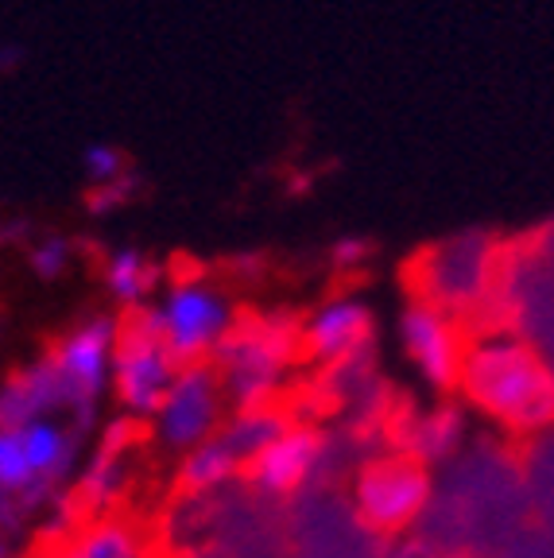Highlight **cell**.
Segmentation results:
<instances>
[{
    "label": "cell",
    "instance_id": "obj_4",
    "mask_svg": "<svg viewBox=\"0 0 554 558\" xmlns=\"http://www.w3.org/2000/svg\"><path fill=\"white\" fill-rule=\"evenodd\" d=\"M117 341H121V314H89L70 330H62L47 349V365L59 376L67 411L79 415V427H86L97 403L109 392Z\"/></svg>",
    "mask_w": 554,
    "mask_h": 558
},
{
    "label": "cell",
    "instance_id": "obj_18",
    "mask_svg": "<svg viewBox=\"0 0 554 558\" xmlns=\"http://www.w3.org/2000/svg\"><path fill=\"white\" fill-rule=\"evenodd\" d=\"M369 256H373V244L369 241H338V248H334V264H341V268L369 260Z\"/></svg>",
    "mask_w": 554,
    "mask_h": 558
},
{
    "label": "cell",
    "instance_id": "obj_11",
    "mask_svg": "<svg viewBox=\"0 0 554 558\" xmlns=\"http://www.w3.org/2000/svg\"><path fill=\"white\" fill-rule=\"evenodd\" d=\"M47 558H152L144 523L121 512H97L70 527Z\"/></svg>",
    "mask_w": 554,
    "mask_h": 558
},
{
    "label": "cell",
    "instance_id": "obj_17",
    "mask_svg": "<svg viewBox=\"0 0 554 558\" xmlns=\"http://www.w3.org/2000/svg\"><path fill=\"white\" fill-rule=\"evenodd\" d=\"M136 174H124V179H117V183H101L94 186V191L86 194V206L94 209V214H105V209L121 206V202H129L132 194H136Z\"/></svg>",
    "mask_w": 554,
    "mask_h": 558
},
{
    "label": "cell",
    "instance_id": "obj_8",
    "mask_svg": "<svg viewBox=\"0 0 554 558\" xmlns=\"http://www.w3.org/2000/svg\"><path fill=\"white\" fill-rule=\"evenodd\" d=\"M399 338H404L411 365L431 388H438V392L458 388L469 341L450 311H442L426 299H411L404 318H399Z\"/></svg>",
    "mask_w": 554,
    "mask_h": 558
},
{
    "label": "cell",
    "instance_id": "obj_2",
    "mask_svg": "<svg viewBox=\"0 0 554 558\" xmlns=\"http://www.w3.org/2000/svg\"><path fill=\"white\" fill-rule=\"evenodd\" d=\"M140 314H144V323L152 326V333L164 341L167 353L179 365L214 361L221 341L233 333L237 318H241V311L226 295V288L214 283L191 260L171 264L167 291L159 299H152L147 306H140Z\"/></svg>",
    "mask_w": 554,
    "mask_h": 558
},
{
    "label": "cell",
    "instance_id": "obj_12",
    "mask_svg": "<svg viewBox=\"0 0 554 558\" xmlns=\"http://www.w3.org/2000/svg\"><path fill=\"white\" fill-rule=\"evenodd\" d=\"M164 271L156 260H147L140 248H117V253L101 256V283L113 295V303L121 306V314L140 311L156 299V288Z\"/></svg>",
    "mask_w": 554,
    "mask_h": 558
},
{
    "label": "cell",
    "instance_id": "obj_14",
    "mask_svg": "<svg viewBox=\"0 0 554 558\" xmlns=\"http://www.w3.org/2000/svg\"><path fill=\"white\" fill-rule=\"evenodd\" d=\"M287 427H291V415H287V411H279L276 403H268V408L233 411V415H229V423L221 427V438L233 446L237 458H241L244 470H249L252 458H256L264 446L276 442Z\"/></svg>",
    "mask_w": 554,
    "mask_h": 558
},
{
    "label": "cell",
    "instance_id": "obj_19",
    "mask_svg": "<svg viewBox=\"0 0 554 558\" xmlns=\"http://www.w3.org/2000/svg\"><path fill=\"white\" fill-rule=\"evenodd\" d=\"M16 515V508L0 505V558H16V550H12V520Z\"/></svg>",
    "mask_w": 554,
    "mask_h": 558
},
{
    "label": "cell",
    "instance_id": "obj_10",
    "mask_svg": "<svg viewBox=\"0 0 554 558\" xmlns=\"http://www.w3.org/2000/svg\"><path fill=\"white\" fill-rule=\"evenodd\" d=\"M326 462V435L311 423H291L272 446H264L249 462L244 477L264 497H291Z\"/></svg>",
    "mask_w": 554,
    "mask_h": 558
},
{
    "label": "cell",
    "instance_id": "obj_3",
    "mask_svg": "<svg viewBox=\"0 0 554 558\" xmlns=\"http://www.w3.org/2000/svg\"><path fill=\"white\" fill-rule=\"evenodd\" d=\"M294 353H299V326H291L287 318L241 314L233 333L214 353V368L221 373L229 403L237 411L268 408Z\"/></svg>",
    "mask_w": 554,
    "mask_h": 558
},
{
    "label": "cell",
    "instance_id": "obj_16",
    "mask_svg": "<svg viewBox=\"0 0 554 558\" xmlns=\"http://www.w3.org/2000/svg\"><path fill=\"white\" fill-rule=\"evenodd\" d=\"M86 167H89V174H94V186L117 183V179H124L129 156H121L117 148H89L86 151Z\"/></svg>",
    "mask_w": 554,
    "mask_h": 558
},
{
    "label": "cell",
    "instance_id": "obj_15",
    "mask_svg": "<svg viewBox=\"0 0 554 558\" xmlns=\"http://www.w3.org/2000/svg\"><path fill=\"white\" fill-rule=\"evenodd\" d=\"M67 260H70V244L59 241V236H51V241H44V244H32V253H27V264L39 271V279L62 276Z\"/></svg>",
    "mask_w": 554,
    "mask_h": 558
},
{
    "label": "cell",
    "instance_id": "obj_1",
    "mask_svg": "<svg viewBox=\"0 0 554 558\" xmlns=\"http://www.w3.org/2000/svg\"><path fill=\"white\" fill-rule=\"evenodd\" d=\"M458 388L481 415L508 430L531 435L554 423V373L516 330L493 326L469 338Z\"/></svg>",
    "mask_w": 554,
    "mask_h": 558
},
{
    "label": "cell",
    "instance_id": "obj_5",
    "mask_svg": "<svg viewBox=\"0 0 554 558\" xmlns=\"http://www.w3.org/2000/svg\"><path fill=\"white\" fill-rule=\"evenodd\" d=\"M226 423H229L226 384H221V373L214 368V361H202V365L179 368V376L167 388L159 411L152 415V435H156L159 450L182 458L194 446L221 435Z\"/></svg>",
    "mask_w": 554,
    "mask_h": 558
},
{
    "label": "cell",
    "instance_id": "obj_7",
    "mask_svg": "<svg viewBox=\"0 0 554 558\" xmlns=\"http://www.w3.org/2000/svg\"><path fill=\"white\" fill-rule=\"evenodd\" d=\"M179 361L167 353L164 341L152 333V326L144 323V314L129 311L121 314V341H117V361H113V392L117 408L129 418H147L159 411L167 388L179 376Z\"/></svg>",
    "mask_w": 554,
    "mask_h": 558
},
{
    "label": "cell",
    "instance_id": "obj_20",
    "mask_svg": "<svg viewBox=\"0 0 554 558\" xmlns=\"http://www.w3.org/2000/svg\"><path fill=\"white\" fill-rule=\"evenodd\" d=\"M399 558H426L423 550H408V555H399Z\"/></svg>",
    "mask_w": 554,
    "mask_h": 558
},
{
    "label": "cell",
    "instance_id": "obj_6",
    "mask_svg": "<svg viewBox=\"0 0 554 558\" xmlns=\"http://www.w3.org/2000/svg\"><path fill=\"white\" fill-rule=\"evenodd\" d=\"M426 500H431V473L416 453H376L357 470L353 508L373 532L396 535L411 527L423 515Z\"/></svg>",
    "mask_w": 554,
    "mask_h": 558
},
{
    "label": "cell",
    "instance_id": "obj_9",
    "mask_svg": "<svg viewBox=\"0 0 554 558\" xmlns=\"http://www.w3.org/2000/svg\"><path fill=\"white\" fill-rule=\"evenodd\" d=\"M373 330V311L349 291H334L318 311L299 323V353L314 365L346 368L364 357Z\"/></svg>",
    "mask_w": 554,
    "mask_h": 558
},
{
    "label": "cell",
    "instance_id": "obj_13",
    "mask_svg": "<svg viewBox=\"0 0 554 558\" xmlns=\"http://www.w3.org/2000/svg\"><path fill=\"white\" fill-rule=\"evenodd\" d=\"M241 473L244 462L221 435H214L209 442L194 446L191 453L179 458V485L186 493H209V488H221L226 481L241 477Z\"/></svg>",
    "mask_w": 554,
    "mask_h": 558
}]
</instances>
